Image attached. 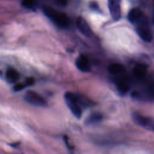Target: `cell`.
<instances>
[{"label":"cell","instance_id":"30bf717a","mask_svg":"<svg viewBox=\"0 0 154 154\" xmlns=\"http://www.w3.org/2000/svg\"><path fill=\"white\" fill-rule=\"evenodd\" d=\"M103 119V116L101 113L95 112L90 114L89 116L85 119V124L86 125H96L100 122L102 121Z\"/></svg>","mask_w":154,"mask_h":154},{"label":"cell","instance_id":"7c38bea8","mask_svg":"<svg viewBox=\"0 0 154 154\" xmlns=\"http://www.w3.org/2000/svg\"><path fill=\"white\" fill-rule=\"evenodd\" d=\"M147 72V66L142 63H137L133 68L134 75L139 78L143 77Z\"/></svg>","mask_w":154,"mask_h":154},{"label":"cell","instance_id":"52a82bcc","mask_svg":"<svg viewBox=\"0 0 154 154\" xmlns=\"http://www.w3.org/2000/svg\"><path fill=\"white\" fill-rule=\"evenodd\" d=\"M76 26L80 32L85 37H90L93 35V32L90 25L84 17L79 16L77 18Z\"/></svg>","mask_w":154,"mask_h":154},{"label":"cell","instance_id":"ac0fdd59","mask_svg":"<svg viewBox=\"0 0 154 154\" xmlns=\"http://www.w3.org/2000/svg\"><path fill=\"white\" fill-rule=\"evenodd\" d=\"M26 84L27 85V86H29V85H31L34 84V79L32 78H28L26 79L25 82Z\"/></svg>","mask_w":154,"mask_h":154},{"label":"cell","instance_id":"277c9868","mask_svg":"<svg viewBox=\"0 0 154 154\" xmlns=\"http://www.w3.org/2000/svg\"><path fill=\"white\" fill-rule=\"evenodd\" d=\"M134 122L148 130L154 131V120L138 112H134L132 115Z\"/></svg>","mask_w":154,"mask_h":154},{"label":"cell","instance_id":"ffe728a7","mask_svg":"<svg viewBox=\"0 0 154 154\" xmlns=\"http://www.w3.org/2000/svg\"><path fill=\"white\" fill-rule=\"evenodd\" d=\"M57 2L60 5H66L67 3V0H57Z\"/></svg>","mask_w":154,"mask_h":154},{"label":"cell","instance_id":"9a60e30c","mask_svg":"<svg viewBox=\"0 0 154 154\" xmlns=\"http://www.w3.org/2000/svg\"><path fill=\"white\" fill-rule=\"evenodd\" d=\"M22 5L28 9L35 10V3L33 0H22Z\"/></svg>","mask_w":154,"mask_h":154},{"label":"cell","instance_id":"ba28073f","mask_svg":"<svg viewBox=\"0 0 154 154\" xmlns=\"http://www.w3.org/2000/svg\"><path fill=\"white\" fill-rule=\"evenodd\" d=\"M75 65L78 69L82 72L91 71V66L88 58L84 54L79 55L75 61Z\"/></svg>","mask_w":154,"mask_h":154},{"label":"cell","instance_id":"2e32d148","mask_svg":"<svg viewBox=\"0 0 154 154\" xmlns=\"http://www.w3.org/2000/svg\"><path fill=\"white\" fill-rule=\"evenodd\" d=\"M26 86H27V85L26 84L25 82V84L17 83L13 87V90L14 91H19L23 90L25 87H26Z\"/></svg>","mask_w":154,"mask_h":154},{"label":"cell","instance_id":"5bb4252c","mask_svg":"<svg viewBox=\"0 0 154 154\" xmlns=\"http://www.w3.org/2000/svg\"><path fill=\"white\" fill-rule=\"evenodd\" d=\"M142 13L143 12L139 8H134L129 11L128 14V19L131 23L134 24L136 20L141 15Z\"/></svg>","mask_w":154,"mask_h":154},{"label":"cell","instance_id":"9c48e42d","mask_svg":"<svg viewBox=\"0 0 154 154\" xmlns=\"http://www.w3.org/2000/svg\"><path fill=\"white\" fill-rule=\"evenodd\" d=\"M5 78L8 82L11 84L14 83L19 79V73L16 69L13 68H9L6 70Z\"/></svg>","mask_w":154,"mask_h":154},{"label":"cell","instance_id":"6da1fadb","mask_svg":"<svg viewBox=\"0 0 154 154\" xmlns=\"http://www.w3.org/2000/svg\"><path fill=\"white\" fill-rule=\"evenodd\" d=\"M44 14L57 26L61 28H67L70 24L68 16L64 13L57 11L49 6L43 7Z\"/></svg>","mask_w":154,"mask_h":154},{"label":"cell","instance_id":"d6986e66","mask_svg":"<svg viewBox=\"0 0 154 154\" xmlns=\"http://www.w3.org/2000/svg\"><path fill=\"white\" fill-rule=\"evenodd\" d=\"M63 138H64V141H65V143L66 144V146H67V149H69V150H72V147L70 146V144H69V140H68V138H67V136H66V135H64V137H63Z\"/></svg>","mask_w":154,"mask_h":154},{"label":"cell","instance_id":"8fae6325","mask_svg":"<svg viewBox=\"0 0 154 154\" xmlns=\"http://www.w3.org/2000/svg\"><path fill=\"white\" fill-rule=\"evenodd\" d=\"M108 72L112 75H119L123 72L125 70V67L120 63H112L108 66Z\"/></svg>","mask_w":154,"mask_h":154},{"label":"cell","instance_id":"5b68a950","mask_svg":"<svg viewBox=\"0 0 154 154\" xmlns=\"http://www.w3.org/2000/svg\"><path fill=\"white\" fill-rule=\"evenodd\" d=\"M135 29L137 34L144 42L149 43L152 41V34L149 29L148 23L136 25Z\"/></svg>","mask_w":154,"mask_h":154},{"label":"cell","instance_id":"7a4b0ae2","mask_svg":"<svg viewBox=\"0 0 154 154\" xmlns=\"http://www.w3.org/2000/svg\"><path fill=\"white\" fill-rule=\"evenodd\" d=\"M65 102L73 116L77 119H80L82 116V109L79 102L77 93L67 91L64 93Z\"/></svg>","mask_w":154,"mask_h":154},{"label":"cell","instance_id":"8992f818","mask_svg":"<svg viewBox=\"0 0 154 154\" xmlns=\"http://www.w3.org/2000/svg\"><path fill=\"white\" fill-rule=\"evenodd\" d=\"M108 8L111 16L115 21L119 20L121 17V8L120 0H108Z\"/></svg>","mask_w":154,"mask_h":154},{"label":"cell","instance_id":"44dd1931","mask_svg":"<svg viewBox=\"0 0 154 154\" xmlns=\"http://www.w3.org/2000/svg\"><path fill=\"white\" fill-rule=\"evenodd\" d=\"M153 22L154 23V14H153Z\"/></svg>","mask_w":154,"mask_h":154},{"label":"cell","instance_id":"e0dca14e","mask_svg":"<svg viewBox=\"0 0 154 154\" xmlns=\"http://www.w3.org/2000/svg\"><path fill=\"white\" fill-rule=\"evenodd\" d=\"M89 6H90V8L91 9H92L93 10H94V11H96L97 12H100V10L99 8V7L98 4L94 1L90 2Z\"/></svg>","mask_w":154,"mask_h":154},{"label":"cell","instance_id":"3957f363","mask_svg":"<svg viewBox=\"0 0 154 154\" xmlns=\"http://www.w3.org/2000/svg\"><path fill=\"white\" fill-rule=\"evenodd\" d=\"M24 99L27 102L32 105L41 107H45L48 105L46 100L41 95L32 90L28 91L25 93Z\"/></svg>","mask_w":154,"mask_h":154},{"label":"cell","instance_id":"4fadbf2b","mask_svg":"<svg viewBox=\"0 0 154 154\" xmlns=\"http://www.w3.org/2000/svg\"><path fill=\"white\" fill-rule=\"evenodd\" d=\"M115 84L117 90L122 94H126L129 90V85L124 80L117 79Z\"/></svg>","mask_w":154,"mask_h":154}]
</instances>
